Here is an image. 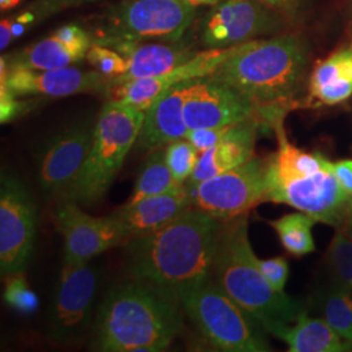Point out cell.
Wrapping results in <instances>:
<instances>
[{
	"label": "cell",
	"instance_id": "obj_34",
	"mask_svg": "<svg viewBox=\"0 0 352 352\" xmlns=\"http://www.w3.org/2000/svg\"><path fill=\"white\" fill-rule=\"evenodd\" d=\"M94 1L97 0H37L33 4H30L28 11L33 13L36 16V23H39L55 13Z\"/></svg>",
	"mask_w": 352,
	"mask_h": 352
},
{
	"label": "cell",
	"instance_id": "obj_18",
	"mask_svg": "<svg viewBox=\"0 0 352 352\" xmlns=\"http://www.w3.org/2000/svg\"><path fill=\"white\" fill-rule=\"evenodd\" d=\"M260 124L258 118L252 116L228 126L223 139L213 148L200 154L193 174L184 184L187 187L196 186L250 161L254 157L257 129Z\"/></svg>",
	"mask_w": 352,
	"mask_h": 352
},
{
	"label": "cell",
	"instance_id": "obj_6",
	"mask_svg": "<svg viewBox=\"0 0 352 352\" xmlns=\"http://www.w3.org/2000/svg\"><path fill=\"white\" fill-rule=\"evenodd\" d=\"M144 119L142 110L116 100L107 102L97 119L87 162L62 200L80 206L101 202L124 164L126 154L138 142Z\"/></svg>",
	"mask_w": 352,
	"mask_h": 352
},
{
	"label": "cell",
	"instance_id": "obj_35",
	"mask_svg": "<svg viewBox=\"0 0 352 352\" xmlns=\"http://www.w3.org/2000/svg\"><path fill=\"white\" fill-rule=\"evenodd\" d=\"M228 126H219V128H197L189 129L188 135L186 139L193 145V148L200 154L210 148L215 146L228 131Z\"/></svg>",
	"mask_w": 352,
	"mask_h": 352
},
{
	"label": "cell",
	"instance_id": "obj_1",
	"mask_svg": "<svg viewBox=\"0 0 352 352\" xmlns=\"http://www.w3.org/2000/svg\"><path fill=\"white\" fill-rule=\"evenodd\" d=\"M221 226L222 221L192 208L164 228L128 240L131 276L182 304L213 279Z\"/></svg>",
	"mask_w": 352,
	"mask_h": 352
},
{
	"label": "cell",
	"instance_id": "obj_29",
	"mask_svg": "<svg viewBox=\"0 0 352 352\" xmlns=\"http://www.w3.org/2000/svg\"><path fill=\"white\" fill-rule=\"evenodd\" d=\"M200 153L187 139L176 140L164 148V160L179 183H186L193 174Z\"/></svg>",
	"mask_w": 352,
	"mask_h": 352
},
{
	"label": "cell",
	"instance_id": "obj_33",
	"mask_svg": "<svg viewBox=\"0 0 352 352\" xmlns=\"http://www.w3.org/2000/svg\"><path fill=\"white\" fill-rule=\"evenodd\" d=\"M258 266L267 282L279 292H285V286L289 273L287 260L283 256H278L269 260L258 258Z\"/></svg>",
	"mask_w": 352,
	"mask_h": 352
},
{
	"label": "cell",
	"instance_id": "obj_2",
	"mask_svg": "<svg viewBox=\"0 0 352 352\" xmlns=\"http://www.w3.org/2000/svg\"><path fill=\"white\" fill-rule=\"evenodd\" d=\"M309 47L302 37L285 34L232 46L210 77L239 91L266 126L283 122L299 106L309 68Z\"/></svg>",
	"mask_w": 352,
	"mask_h": 352
},
{
	"label": "cell",
	"instance_id": "obj_41",
	"mask_svg": "<svg viewBox=\"0 0 352 352\" xmlns=\"http://www.w3.org/2000/svg\"><path fill=\"white\" fill-rule=\"evenodd\" d=\"M342 228H344L352 236V196L349 200L347 205V210H346V217H344V222L342 225Z\"/></svg>",
	"mask_w": 352,
	"mask_h": 352
},
{
	"label": "cell",
	"instance_id": "obj_23",
	"mask_svg": "<svg viewBox=\"0 0 352 352\" xmlns=\"http://www.w3.org/2000/svg\"><path fill=\"white\" fill-rule=\"evenodd\" d=\"M267 333L286 342L291 352H343L352 350L320 317L314 318L302 311L292 327L274 322L264 327Z\"/></svg>",
	"mask_w": 352,
	"mask_h": 352
},
{
	"label": "cell",
	"instance_id": "obj_32",
	"mask_svg": "<svg viewBox=\"0 0 352 352\" xmlns=\"http://www.w3.org/2000/svg\"><path fill=\"white\" fill-rule=\"evenodd\" d=\"M8 63L7 58L0 59V120L1 124L11 122L20 113V103L17 97L8 87Z\"/></svg>",
	"mask_w": 352,
	"mask_h": 352
},
{
	"label": "cell",
	"instance_id": "obj_7",
	"mask_svg": "<svg viewBox=\"0 0 352 352\" xmlns=\"http://www.w3.org/2000/svg\"><path fill=\"white\" fill-rule=\"evenodd\" d=\"M195 6L187 0H126L111 7L96 26L97 45L179 41L195 19Z\"/></svg>",
	"mask_w": 352,
	"mask_h": 352
},
{
	"label": "cell",
	"instance_id": "obj_25",
	"mask_svg": "<svg viewBox=\"0 0 352 352\" xmlns=\"http://www.w3.org/2000/svg\"><path fill=\"white\" fill-rule=\"evenodd\" d=\"M184 187L171 174L164 160V149L151 151L149 157L142 164L133 192L128 200V205L141 201L142 199L158 196Z\"/></svg>",
	"mask_w": 352,
	"mask_h": 352
},
{
	"label": "cell",
	"instance_id": "obj_14",
	"mask_svg": "<svg viewBox=\"0 0 352 352\" xmlns=\"http://www.w3.org/2000/svg\"><path fill=\"white\" fill-rule=\"evenodd\" d=\"M96 124L76 123L54 135L37 158V180L47 197L65 195L80 175L93 145Z\"/></svg>",
	"mask_w": 352,
	"mask_h": 352
},
{
	"label": "cell",
	"instance_id": "obj_4",
	"mask_svg": "<svg viewBox=\"0 0 352 352\" xmlns=\"http://www.w3.org/2000/svg\"><path fill=\"white\" fill-rule=\"evenodd\" d=\"M273 129L278 149L269 155L267 201L286 204L317 222L342 226L350 196L340 187L333 162L320 151L309 153L291 144L283 122Z\"/></svg>",
	"mask_w": 352,
	"mask_h": 352
},
{
	"label": "cell",
	"instance_id": "obj_31",
	"mask_svg": "<svg viewBox=\"0 0 352 352\" xmlns=\"http://www.w3.org/2000/svg\"><path fill=\"white\" fill-rule=\"evenodd\" d=\"M87 59L97 72L107 77L109 80H113L126 74V58L118 51L107 49L106 46L93 43L87 54Z\"/></svg>",
	"mask_w": 352,
	"mask_h": 352
},
{
	"label": "cell",
	"instance_id": "obj_42",
	"mask_svg": "<svg viewBox=\"0 0 352 352\" xmlns=\"http://www.w3.org/2000/svg\"><path fill=\"white\" fill-rule=\"evenodd\" d=\"M21 0H0V10L4 12V11H8L13 7H16Z\"/></svg>",
	"mask_w": 352,
	"mask_h": 352
},
{
	"label": "cell",
	"instance_id": "obj_8",
	"mask_svg": "<svg viewBox=\"0 0 352 352\" xmlns=\"http://www.w3.org/2000/svg\"><path fill=\"white\" fill-rule=\"evenodd\" d=\"M182 307L204 340L218 351L266 352L270 344L254 320L214 279L187 295Z\"/></svg>",
	"mask_w": 352,
	"mask_h": 352
},
{
	"label": "cell",
	"instance_id": "obj_30",
	"mask_svg": "<svg viewBox=\"0 0 352 352\" xmlns=\"http://www.w3.org/2000/svg\"><path fill=\"white\" fill-rule=\"evenodd\" d=\"M4 302L13 311L23 316H32L39 307L38 295L29 287L23 273H16L6 277Z\"/></svg>",
	"mask_w": 352,
	"mask_h": 352
},
{
	"label": "cell",
	"instance_id": "obj_27",
	"mask_svg": "<svg viewBox=\"0 0 352 352\" xmlns=\"http://www.w3.org/2000/svg\"><path fill=\"white\" fill-rule=\"evenodd\" d=\"M277 232L283 248L295 257H302L316 251L312 227L317 221L311 215L302 213L286 214L269 222Z\"/></svg>",
	"mask_w": 352,
	"mask_h": 352
},
{
	"label": "cell",
	"instance_id": "obj_16",
	"mask_svg": "<svg viewBox=\"0 0 352 352\" xmlns=\"http://www.w3.org/2000/svg\"><path fill=\"white\" fill-rule=\"evenodd\" d=\"M8 87L17 98L29 96L68 97L110 90V80L97 71H82L75 67L49 71L13 67L8 72Z\"/></svg>",
	"mask_w": 352,
	"mask_h": 352
},
{
	"label": "cell",
	"instance_id": "obj_28",
	"mask_svg": "<svg viewBox=\"0 0 352 352\" xmlns=\"http://www.w3.org/2000/svg\"><path fill=\"white\" fill-rule=\"evenodd\" d=\"M325 261L331 285L352 294V236L344 228H336Z\"/></svg>",
	"mask_w": 352,
	"mask_h": 352
},
{
	"label": "cell",
	"instance_id": "obj_5",
	"mask_svg": "<svg viewBox=\"0 0 352 352\" xmlns=\"http://www.w3.org/2000/svg\"><path fill=\"white\" fill-rule=\"evenodd\" d=\"M213 279L252 318L269 324H294L302 302L274 289L265 278L248 238V214L222 221L214 257Z\"/></svg>",
	"mask_w": 352,
	"mask_h": 352
},
{
	"label": "cell",
	"instance_id": "obj_26",
	"mask_svg": "<svg viewBox=\"0 0 352 352\" xmlns=\"http://www.w3.org/2000/svg\"><path fill=\"white\" fill-rule=\"evenodd\" d=\"M316 305L321 318L352 346V294L330 285L317 295Z\"/></svg>",
	"mask_w": 352,
	"mask_h": 352
},
{
	"label": "cell",
	"instance_id": "obj_12",
	"mask_svg": "<svg viewBox=\"0 0 352 352\" xmlns=\"http://www.w3.org/2000/svg\"><path fill=\"white\" fill-rule=\"evenodd\" d=\"M289 20L258 0H219L206 14L202 45L227 49L282 30Z\"/></svg>",
	"mask_w": 352,
	"mask_h": 352
},
{
	"label": "cell",
	"instance_id": "obj_15",
	"mask_svg": "<svg viewBox=\"0 0 352 352\" xmlns=\"http://www.w3.org/2000/svg\"><path fill=\"white\" fill-rule=\"evenodd\" d=\"M183 116L188 129H197L232 126L257 113L239 91L205 76L189 80Z\"/></svg>",
	"mask_w": 352,
	"mask_h": 352
},
{
	"label": "cell",
	"instance_id": "obj_39",
	"mask_svg": "<svg viewBox=\"0 0 352 352\" xmlns=\"http://www.w3.org/2000/svg\"><path fill=\"white\" fill-rule=\"evenodd\" d=\"M12 23L11 19H3L0 23V50L4 51L12 42Z\"/></svg>",
	"mask_w": 352,
	"mask_h": 352
},
{
	"label": "cell",
	"instance_id": "obj_40",
	"mask_svg": "<svg viewBox=\"0 0 352 352\" xmlns=\"http://www.w3.org/2000/svg\"><path fill=\"white\" fill-rule=\"evenodd\" d=\"M28 28H29L28 23L23 21V20H19L17 17H14L12 23L13 38H20L21 36H24L26 30H28Z\"/></svg>",
	"mask_w": 352,
	"mask_h": 352
},
{
	"label": "cell",
	"instance_id": "obj_38",
	"mask_svg": "<svg viewBox=\"0 0 352 352\" xmlns=\"http://www.w3.org/2000/svg\"><path fill=\"white\" fill-rule=\"evenodd\" d=\"M336 176L338 179L342 189L351 197L352 196V160H342L333 164Z\"/></svg>",
	"mask_w": 352,
	"mask_h": 352
},
{
	"label": "cell",
	"instance_id": "obj_37",
	"mask_svg": "<svg viewBox=\"0 0 352 352\" xmlns=\"http://www.w3.org/2000/svg\"><path fill=\"white\" fill-rule=\"evenodd\" d=\"M52 36L69 45H93V39L89 36L88 32L75 24L60 26L52 33Z\"/></svg>",
	"mask_w": 352,
	"mask_h": 352
},
{
	"label": "cell",
	"instance_id": "obj_20",
	"mask_svg": "<svg viewBox=\"0 0 352 352\" xmlns=\"http://www.w3.org/2000/svg\"><path fill=\"white\" fill-rule=\"evenodd\" d=\"M113 49L126 60L124 75L110 80V88L128 81L164 75L176 67L190 60L197 52L186 42L166 43H119Z\"/></svg>",
	"mask_w": 352,
	"mask_h": 352
},
{
	"label": "cell",
	"instance_id": "obj_24",
	"mask_svg": "<svg viewBox=\"0 0 352 352\" xmlns=\"http://www.w3.org/2000/svg\"><path fill=\"white\" fill-rule=\"evenodd\" d=\"M91 45H69L54 36L26 47L11 56L10 68L20 67L33 71H49L69 67L87 58Z\"/></svg>",
	"mask_w": 352,
	"mask_h": 352
},
{
	"label": "cell",
	"instance_id": "obj_17",
	"mask_svg": "<svg viewBox=\"0 0 352 352\" xmlns=\"http://www.w3.org/2000/svg\"><path fill=\"white\" fill-rule=\"evenodd\" d=\"M230 49L231 47L209 49L197 52L190 60L164 75L145 77L111 87L110 93L113 94V100L146 111L166 89L192 78L212 75L219 64L226 59Z\"/></svg>",
	"mask_w": 352,
	"mask_h": 352
},
{
	"label": "cell",
	"instance_id": "obj_10",
	"mask_svg": "<svg viewBox=\"0 0 352 352\" xmlns=\"http://www.w3.org/2000/svg\"><path fill=\"white\" fill-rule=\"evenodd\" d=\"M100 274L88 264L64 261L46 324V337L56 344H76L88 330Z\"/></svg>",
	"mask_w": 352,
	"mask_h": 352
},
{
	"label": "cell",
	"instance_id": "obj_9",
	"mask_svg": "<svg viewBox=\"0 0 352 352\" xmlns=\"http://www.w3.org/2000/svg\"><path fill=\"white\" fill-rule=\"evenodd\" d=\"M269 157H252L245 164L187 187L192 206L215 219L227 221L250 213L267 201Z\"/></svg>",
	"mask_w": 352,
	"mask_h": 352
},
{
	"label": "cell",
	"instance_id": "obj_21",
	"mask_svg": "<svg viewBox=\"0 0 352 352\" xmlns=\"http://www.w3.org/2000/svg\"><path fill=\"white\" fill-rule=\"evenodd\" d=\"M192 208L184 184V187L168 193L146 197L131 205L126 204L113 215L126 230L128 239H132L164 228Z\"/></svg>",
	"mask_w": 352,
	"mask_h": 352
},
{
	"label": "cell",
	"instance_id": "obj_13",
	"mask_svg": "<svg viewBox=\"0 0 352 352\" xmlns=\"http://www.w3.org/2000/svg\"><path fill=\"white\" fill-rule=\"evenodd\" d=\"M54 222L63 235L64 261L71 264H88L103 252L129 240L113 214L93 217L68 200L56 206Z\"/></svg>",
	"mask_w": 352,
	"mask_h": 352
},
{
	"label": "cell",
	"instance_id": "obj_3",
	"mask_svg": "<svg viewBox=\"0 0 352 352\" xmlns=\"http://www.w3.org/2000/svg\"><path fill=\"white\" fill-rule=\"evenodd\" d=\"M183 307L135 279L111 289L94 325V347L104 352L166 351L184 325Z\"/></svg>",
	"mask_w": 352,
	"mask_h": 352
},
{
	"label": "cell",
	"instance_id": "obj_36",
	"mask_svg": "<svg viewBox=\"0 0 352 352\" xmlns=\"http://www.w3.org/2000/svg\"><path fill=\"white\" fill-rule=\"evenodd\" d=\"M272 10L283 14L287 20H296L305 10L308 0H258Z\"/></svg>",
	"mask_w": 352,
	"mask_h": 352
},
{
	"label": "cell",
	"instance_id": "obj_19",
	"mask_svg": "<svg viewBox=\"0 0 352 352\" xmlns=\"http://www.w3.org/2000/svg\"><path fill=\"white\" fill-rule=\"evenodd\" d=\"M188 81L166 89L145 111V119L136 142L138 149L151 153L176 140L187 138L189 129L184 122L183 107Z\"/></svg>",
	"mask_w": 352,
	"mask_h": 352
},
{
	"label": "cell",
	"instance_id": "obj_11",
	"mask_svg": "<svg viewBox=\"0 0 352 352\" xmlns=\"http://www.w3.org/2000/svg\"><path fill=\"white\" fill-rule=\"evenodd\" d=\"M37 209L24 183L1 173L0 182V270L3 277L24 273L34 250Z\"/></svg>",
	"mask_w": 352,
	"mask_h": 352
},
{
	"label": "cell",
	"instance_id": "obj_22",
	"mask_svg": "<svg viewBox=\"0 0 352 352\" xmlns=\"http://www.w3.org/2000/svg\"><path fill=\"white\" fill-rule=\"evenodd\" d=\"M309 97L318 104L334 106L352 96V42L315 64L309 81Z\"/></svg>",
	"mask_w": 352,
	"mask_h": 352
}]
</instances>
